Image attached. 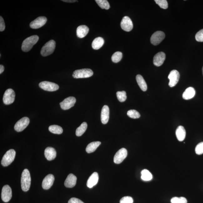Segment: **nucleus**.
I'll list each match as a JSON object with an SVG mask.
<instances>
[{
  "instance_id": "1",
  "label": "nucleus",
  "mask_w": 203,
  "mask_h": 203,
  "mask_svg": "<svg viewBox=\"0 0 203 203\" xmlns=\"http://www.w3.org/2000/svg\"><path fill=\"white\" fill-rule=\"evenodd\" d=\"M39 37L37 35H33L28 37L22 43V49L24 52L30 51L33 46L38 42Z\"/></svg>"
},
{
  "instance_id": "2",
  "label": "nucleus",
  "mask_w": 203,
  "mask_h": 203,
  "mask_svg": "<svg viewBox=\"0 0 203 203\" xmlns=\"http://www.w3.org/2000/svg\"><path fill=\"white\" fill-rule=\"evenodd\" d=\"M31 177L29 171L27 169H24L22 173L21 178V188L24 191L29 190L30 187Z\"/></svg>"
},
{
  "instance_id": "3",
  "label": "nucleus",
  "mask_w": 203,
  "mask_h": 203,
  "mask_svg": "<svg viewBox=\"0 0 203 203\" xmlns=\"http://www.w3.org/2000/svg\"><path fill=\"white\" fill-rule=\"evenodd\" d=\"M56 47V43L54 40H51L46 43L41 51V54L43 56L46 57L53 53Z\"/></svg>"
},
{
  "instance_id": "4",
  "label": "nucleus",
  "mask_w": 203,
  "mask_h": 203,
  "mask_svg": "<svg viewBox=\"0 0 203 203\" xmlns=\"http://www.w3.org/2000/svg\"><path fill=\"white\" fill-rule=\"evenodd\" d=\"M16 152L13 149L9 150L3 156L1 161V164L3 166L6 167L10 165L14 161L15 158Z\"/></svg>"
},
{
  "instance_id": "5",
  "label": "nucleus",
  "mask_w": 203,
  "mask_h": 203,
  "mask_svg": "<svg viewBox=\"0 0 203 203\" xmlns=\"http://www.w3.org/2000/svg\"><path fill=\"white\" fill-rule=\"evenodd\" d=\"M94 72L89 69H84L74 71L73 74V76L75 78H88L92 76Z\"/></svg>"
},
{
  "instance_id": "6",
  "label": "nucleus",
  "mask_w": 203,
  "mask_h": 203,
  "mask_svg": "<svg viewBox=\"0 0 203 203\" xmlns=\"http://www.w3.org/2000/svg\"><path fill=\"white\" fill-rule=\"evenodd\" d=\"M15 98V93L13 89H9L5 91L3 95V103L5 105H10L13 103Z\"/></svg>"
},
{
  "instance_id": "7",
  "label": "nucleus",
  "mask_w": 203,
  "mask_h": 203,
  "mask_svg": "<svg viewBox=\"0 0 203 203\" xmlns=\"http://www.w3.org/2000/svg\"><path fill=\"white\" fill-rule=\"evenodd\" d=\"M39 86L44 90L54 92L58 90V85L55 83L49 81H43L39 83Z\"/></svg>"
},
{
  "instance_id": "8",
  "label": "nucleus",
  "mask_w": 203,
  "mask_h": 203,
  "mask_svg": "<svg viewBox=\"0 0 203 203\" xmlns=\"http://www.w3.org/2000/svg\"><path fill=\"white\" fill-rule=\"evenodd\" d=\"M29 119L27 117H24L18 121L14 126V129L20 132L25 129L29 124Z\"/></svg>"
},
{
  "instance_id": "9",
  "label": "nucleus",
  "mask_w": 203,
  "mask_h": 203,
  "mask_svg": "<svg viewBox=\"0 0 203 203\" xmlns=\"http://www.w3.org/2000/svg\"><path fill=\"white\" fill-rule=\"evenodd\" d=\"M165 33L161 31H157L154 33L150 38V42L154 45L159 44L165 38Z\"/></svg>"
},
{
  "instance_id": "10",
  "label": "nucleus",
  "mask_w": 203,
  "mask_h": 203,
  "mask_svg": "<svg viewBox=\"0 0 203 203\" xmlns=\"http://www.w3.org/2000/svg\"><path fill=\"white\" fill-rule=\"evenodd\" d=\"M47 21V18L44 16L39 17L31 22L30 23V27L31 28L37 29L40 28L43 26Z\"/></svg>"
},
{
  "instance_id": "11",
  "label": "nucleus",
  "mask_w": 203,
  "mask_h": 203,
  "mask_svg": "<svg viewBox=\"0 0 203 203\" xmlns=\"http://www.w3.org/2000/svg\"><path fill=\"white\" fill-rule=\"evenodd\" d=\"M128 155L127 150L124 148L121 149L117 152L114 158V161L117 164H120L126 157Z\"/></svg>"
},
{
  "instance_id": "12",
  "label": "nucleus",
  "mask_w": 203,
  "mask_h": 203,
  "mask_svg": "<svg viewBox=\"0 0 203 203\" xmlns=\"http://www.w3.org/2000/svg\"><path fill=\"white\" fill-rule=\"evenodd\" d=\"M180 77V73L177 70H174L171 71L168 77L170 80L169 84V86L171 87L175 86L178 82Z\"/></svg>"
},
{
  "instance_id": "13",
  "label": "nucleus",
  "mask_w": 203,
  "mask_h": 203,
  "mask_svg": "<svg viewBox=\"0 0 203 203\" xmlns=\"http://www.w3.org/2000/svg\"><path fill=\"white\" fill-rule=\"evenodd\" d=\"M12 190L8 185H5L3 188L1 193V198L5 202H9L12 197Z\"/></svg>"
},
{
  "instance_id": "14",
  "label": "nucleus",
  "mask_w": 203,
  "mask_h": 203,
  "mask_svg": "<svg viewBox=\"0 0 203 203\" xmlns=\"http://www.w3.org/2000/svg\"><path fill=\"white\" fill-rule=\"evenodd\" d=\"M121 28L126 32L131 31L133 29V25L131 18L129 17L124 16L121 22Z\"/></svg>"
},
{
  "instance_id": "15",
  "label": "nucleus",
  "mask_w": 203,
  "mask_h": 203,
  "mask_svg": "<svg viewBox=\"0 0 203 203\" xmlns=\"http://www.w3.org/2000/svg\"><path fill=\"white\" fill-rule=\"evenodd\" d=\"M76 102V99L74 97H69L63 100L60 103L61 109L63 110H68L70 109L74 105Z\"/></svg>"
},
{
  "instance_id": "16",
  "label": "nucleus",
  "mask_w": 203,
  "mask_h": 203,
  "mask_svg": "<svg viewBox=\"0 0 203 203\" xmlns=\"http://www.w3.org/2000/svg\"><path fill=\"white\" fill-rule=\"evenodd\" d=\"M54 176L52 174H49L46 176L43 180L42 186L44 190H48L53 185L54 181Z\"/></svg>"
},
{
  "instance_id": "17",
  "label": "nucleus",
  "mask_w": 203,
  "mask_h": 203,
  "mask_svg": "<svg viewBox=\"0 0 203 203\" xmlns=\"http://www.w3.org/2000/svg\"><path fill=\"white\" fill-rule=\"evenodd\" d=\"M165 55L163 52H160L154 56L153 63L155 66L159 67L163 64L165 60Z\"/></svg>"
},
{
  "instance_id": "18",
  "label": "nucleus",
  "mask_w": 203,
  "mask_h": 203,
  "mask_svg": "<svg viewBox=\"0 0 203 203\" xmlns=\"http://www.w3.org/2000/svg\"><path fill=\"white\" fill-rule=\"evenodd\" d=\"M109 110L107 105H104L102 108L101 113V120L102 123L106 124L109 122Z\"/></svg>"
},
{
  "instance_id": "19",
  "label": "nucleus",
  "mask_w": 203,
  "mask_h": 203,
  "mask_svg": "<svg viewBox=\"0 0 203 203\" xmlns=\"http://www.w3.org/2000/svg\"><path fill=\"white\" fill-rule=\"evenodd\" d=\"M77 181V178L74 174H71L67 177L64 182L65 187L72 188L75 186Z\"/></svg>"
},
{
  "instance_id": "20",
  "label": "nucleus",
  "mask_w": 203,
  "mask_h": 203,
  "mask_svg": "<svg viewBox=\"0 0 203 203\" xmlns=\"http://www.w3.org/2000/svg\"><path fill=\"white\" fill-rule=\"evenodd\" d=\"M57 153L54 148L52 147H48L44 150V155L49 161L55 159L56 157Z\"/></svg>"
},
{
  "instance_id": "21",
  "label": "nucleus",
  "mask_w": 203,
  "mask_h": 203,
  "mask_svg": "<svg viewBox=\"0 0 203 203\" xmlns=\"http://www.w3.org/2000/svg\"><path fill=\"white\" fill-rule=\"evenodd\" d=\"M89 31V28L86 25L79 26L76 29V34L79 38H83L86 36Z\"/></svg>"
},
{
  "instance_id": "22",
  "label": "nucleus",
  "mask_w": 203,
  "mask_h": 203,
  "mask_svg": "<svg viewBox=\"0 0 203 203\" xmlns=\"http://www.w3.org/2000/svg\"><path fill=\"white\" fill-rule=\"evenodd\" d=\"M99 175L98 173L95 172L91 175L87 180V185L89 188H92L98 183Z\"/></svg>"
},
{
  "instance_id": "23",
  "label": "nucleus",
  "mask_w": 203,
  "mask_h": 203,
  "mask_svg": "<svg viewBox=\"0 0 203 203\" xmlns=\"http://www.w3.org/2000/svg\"><path fill=\"white\" fill-rule=\"evenodd\" d=\"M176 135L177 138L179 141H183L185 139L186 136V131L183 126H179L177 128Z\"/></svg>"
},
{
  "instance_id": "24",
  "label": "nucleus",
  "mask_w": 203,
  "mask_h": 203,
  "mask_svg": "<svg viewBox=\"0 0 203 203\" xmlns=\"http://www.w3.org/2000/svg\"><path fill=\"white\" fill-rule=\"evenodd\" d=\"M195 89L192 87H189L186 89L182 95V97L185 100L191 99L195 96Z\"/></svg>"
},
{
  "instance_id": "25",
  "label": "nucleus",
  "mask_w": 203,
  "mask_h": 203,
  "mask_svg": "<svg viewBox=\"0 0 203 203\" xmlns=\"http://www.w3.org/2000/svg\"><path fill=\"white\" fill-rule=\"evenodd\" d=\"M104 43V39L101 37H97L95 38L92 43V47L94 50L100 49Z\"/></svg>"
},
{
  "instance_id": "26",
  "label": "nucleus",
  "mask_w": 203,
  "mask_h": 203,
  "mask_svg": "<svg viewBox=\"0 0 203 203\" xmlns=\"http://www.w3.org/2000/svg\"><path fill=\"white\" fill-rule=\"evenodd\" d=\"M136 79L139 86L143 92L147 90V85L144 78L140 74H138L136 77Z\"/></svg>"
},
{
  "instance_id": "27",
  "label": "nucleus",
  "mask_w": 203,
  "mask_h": 203,
  "mask_svg": "<svg viewBox=\"0 0 203 203\" xmlns=\"http://www.w3.org/2000/svg\"><path fill=\"white\" fill-rule=\"evenodd\" d=\"M100 144H101V142L99 141H94V142L91 143L87 145L86 148V151L88 153L94 152Z\"/></svg>"
},
{
  "instance_id": "28",
  "label": "nucleus",
  "mask_w": 203,
  "mask_h": 203,
  "mask_svg": "<svg viewBox=\"0 0 203 203\" xmlns=\"http://www.w3.org/2000/svg\"><path fill=\"white\" fill-rule=\"evenodd\" d=\"M87 128V124L86 122H83L79 127L77 128L76 131V134L77 136H81L86 131Z\"/></svg>"
},
{
  "instance_id": "29",
  "label": "nucleus",
  "mask_w": 203,
  "mask_h": 203,
  "mask_svg": "<svg viewBox=\"0 0 203 203\" xmlns=\"http://www.w3.org/2000/svg\"><path fill=\"white\" fill-rule=\"evenodd\" d=\"M141 179L145 181H149L151 180L153 176L151 173L147 169H144L141 172Z\"/></svg>"
},
{
  "instance_id": "30",
  "label": "nucleus",
  "mask_w": 203,
  "mask_h": 203,
  "mask_svg": "<svg viewBox=\"0 0 203 203\" xmlns=\"http://www.w3.org/2000/svg\"><path fill=\"white\" fill-rule=\"evenodd\" d=\"M49 131L53 134H60L63 133V128L61 126L57 125H52L49 128Z\"/></svg>"
},
{
  "instance_id": "31",
  "label": "nucleus",
  "mask_w": 203,
  "mask_h": 203,
  "mask_svg": "<svg viewBox=\"0 0 203 203\" xmlns=\"http://www.w3.org/2000/svg\"><path fill=\"white\" fill-rule=\"evenodd\" d=\"M95 1L102 9L109 10L110 8L109 3L107 0H96Z\"/></svg>"
},
{
  "instance_id": "32",
  "label": "nucleus",
  "mask_w": 203,
  "mask_h": 203,
  "mask_svg": "<svg viewBox=\"0 0 203 203\" xmlns=\"http://www.w3.org/2000/svg\"><path fill=\"white\" fill-rule=\"evenodd\" d=\"M122 53L120 52H117L113 54L111 57L113 62L114 63H118L122 59L123 57Z\"/></svg>"
},
{
  "instance_id": "33",
  "label": "nucleus",
  "mask_w": 203,
  "mask_h": 203,
  "mask_svg": "<svg viewBox=\"0 0 203 203\" xmlns=\"http://www.w3.org/2000/svg\"><path fill=\"white\" fill-rule=\"evenodd\" d=\"M116 95L119 101L121 102L125 101L127 98L125 91H122L121 92L119 91L117 92Z\"/></svg>"
},
{
  "instance_id": "34",
  "label": "nucleus",
  "mask_w": 203,
  "mask_h": 203,
  "mask_svg": "<svg viewBox=\"0 0 203 203\" xmlns=\"http://www.w3.org/2000/svg\"><path fill=\"white\" fill-rule=\"evenodd\" d=\"M127 115L130 118L136 119L140 118V113L135 110L131 109L128 111L127 112Z\"/></svg>"
},
{
  "instance_id": "35",
  "label": "nucleus",
  "mask_w": 203,
  "mask_h": 203,
  "mask_svg": "<svg viewBox=\"0 0 203 203\" xmlns=\"http://www.w3.org/2000/svg\"><path fill=\"white\" fill-rule=\"evenodd\" d=\"M171 203H187V199L183 197H174L171 199Z\"/></svg>"
},
{
  "instance_id": "36",
  "label": "nucleus",
  "mask_w": 203,
  "mask_h": 203,
  "mask_svg": "<svg viewBox=\"0 0 203 203\" xmlns=\"http://www.w3.org/2000/svg\"><path fill=\"white\" fill-rule=\"evenodd\" d=\"M156 4L160 7V8L164 9L168 8V4L166 0H155Z\"/></svg>"
},
{
  "instance_id": "37",
  "label": "nucleus",
  "mask_w": 203,
  "mask_h": 203,
  "mask_svg": "<svg viewBox=\"0 0 203 203\" xmlns=\"http://www.w3.org/2000/svg\"><path fill=\"white\" fill-rule=\"evenodd\" d=\"M195 152L199 155L203 154V142L200 143L197 145L195 148Z\"/></svg>"
},
{
  "instance_id": "38",
  "label": "nucleus",
  "mask_w": 203,
  "mask_h": 203,
  "mask_svg": "<svg viewBox=\"0 0 203 203\" xmlns=\"http://www.w3.org/2000/svg\"><path fill=\"white\" fill-rule=\"evenodd\" d=\"M195 40L198 42H203V29L200 30L195 35Z\"/></svg>"
},
{
  "instance_id": "39",
  "label": "nucleus",
  "mask_w": 203,
  "mask_h": 203,
  "mask_svg": "<svg viewBox=\"0 0 203 203\" xmlns=\"http://www.w3.org/2000/svg\"><path fill=\"white\" fill-rule=\"evenodd\" d=\"M133 199L130 196H125L122 197L120 200V203H133Z\"/></svg>"
},
{
  "instance_id": "40",
  "label": "nucleus",
  "mask_w": 203,
  "mask_h": 203,
  "mask_svg": "<svg viewBox=\"0 0 203 203\" xmlns=\"http://www.w3.org/2000/svg\"><path fill=\"white\" fill-rule=\"evenodd\" d=\"M5 24L2 17H0V31L2 32L5 29Z\"/></svg>"
},
{
  "instance_id": "41",
  "label": "nucleus",
  "mask_w": 203,
  "mask_h": 203,
  "mask_svg": "<svg viewBox=\"0 0 203 203\" xmlns=\"http://www.w3.org/2000/svg\"><path fill=\"white\" fill-rule=\"evenodd\" d=\"M68 203H84L82 201L78 198L72 197L69 200Z\"/></svg>"
},
{
  "instance_id": "42",
  "label": "nucleus",
  "mask_w": 203,
  "mask_h": 203,
  "mask_svg": "<svg viewBox=\"0 0 203 203\" xmlns=\"http://www.w3.org/2000/svg\"><path fill=\"white\" fill-rule=\"evenodd\" d=\"M62 1L65 3H74L78 2L77 1H76V0H63Z\"/></svg>"
},
{
  "instance_id": "43",
  "label": "nucleus",
  "mask_w": 203,
  "mask_h": 203,
  "mask_svg": "<svg viewBox=\"0 0 203 203\" xmlns=\"http://www.w3.org/2000/svg\"><path fill=\"white\" fill-rule=\"evenodd\" d=\"M4 70V67L3 65H0V74L3 73Z\"/></svg>"
},
{
  "instance_id": "44",
  "label": "nucleus",
  "mask_w": 203,
  "mask_h": 203,
  "mask_svg": "<svg viewBox=\"0 0 203 203\" xmlns=\"http://www.w3.org/2000/svg\"><path fill=\"white\" fill-rule=\"evenodd\" d=\"M202 74H203V67L202 69Z\"/></svg>"
}]
</instances>
